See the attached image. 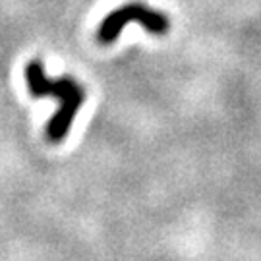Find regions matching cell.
I'll return each instance as SVG.
<instances>
[{"label":"cell","mask_w":261,"mask_h":261,"mask_svg":"<svg viewBox=\"0 0 261 261\" xmlns=\"http://www.w3.org/2000/svg\"><path fill=\"white\" fill-rule=\"evenodd\" d=\"M25 82H28L29 93L33 97H56L60 101V109L47 124L48 141L60 143L62 140H66L75 114L84 105V87L72 77H58V80L47 77L45 68L39 60H33L28 64Z\"/></svg>","instance_id":"1"},{"label":"cell","mask_w":261,"mask_h":261,"mask_svg":"<svg viewBox=\"0 0 261 261\" xmlns=\"http://www.w3.org/2000/svg\"><path fill=\"white\" fill-rule=\"evenodd\" d=\"M130 21H138L141 28L147 29L153 35H163L168 31V18L165 14H161L157 10H151L143 6L140 2H132L124 4L118 10L111 12L103 19L101 28H99V41L101 43H112L120 35L124 25H128Z\"/></svg>","instance_id":"2"}]
</instances>
